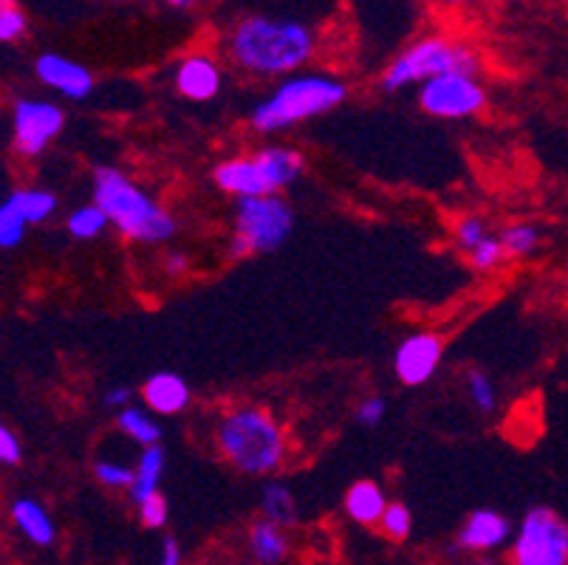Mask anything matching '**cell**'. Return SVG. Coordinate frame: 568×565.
Instances as JSON below:
<instances>
[{"instance_id": "cell-23", "label": "cell", "mask_w": 568, "mask_h": 565, "mask_svg": "<svg viewBox=\"0 0 568 565\" xmlns=\"http://www.w3.org/2000/svg\"><path fill=\"white\" fill-rule=\"evenodd\" d=\"M261 517L281 523L286 528L301 521V506H297L292 486L281 484V481H268L261 492Z\"/></svg>"}, {"instance_id": "cell-31", "label": "cell", "mask_w": 568, "mask_h": 565, "mask_svg": "<svg viewBox=\"0 0 568 565\" xmlns=\"http://www.w3.org/2000/svg\"><path fill=\"white\" fill-rule=\"evenodd\" d=\"M26 26H29V20H26L23 9L14 0H0V40L14 43L26 34Z\"/></svg>"}, {"instance_id": "cell-25", "label": "cell", "mask_w": 568, "mask_h": 565, "mask_svg": "<svg viewBox=\"0 0 568 565\" xmlns=\"http://www.w3.org/2000/svg\"><path fill=\"white\" fill-rule=\"evenodd\" d=\"M500 243H504V255L509 261H524V258H531L540 246V230L535 224H526V221H518V224H509L498 232Z\"/></svg>"}, {"instance_id": "cell-27", "label": "cell", "mask_w": 568, "mask_h": 565, "mask_svg": "<svg viewBox=\"0 0 568 565\" xmlns=\"http://www.w3.org/2000/svg\"><path fill=\"white\" fill-rule=\"evenodd\" d=\"M133 475H136V466H131L128 461L116 458H97L94 464V478L100 481L105 490H131Z\"/></svg>"}, {"instance_id": "cell-4", "label": "cell", "mask_w": 568, "mask_h": 565, "mask_svg": "<svg viewBox=\"0 0 568 565\" xmlns=\"http://www.w3.org/2000/svg\"><path fill=\"white\" fill-rule=\"evenodd\" d=\"M348 97L343 80L332 74H292L257 102L250 113V124L255 133H283L294 124L308 122L314 117L339 108Z\"/></svg>"}, {"instance_id": "cell-28", "label": "cell", "mask_w": 568, "mask_h": 565, "mask_svg": "<svg viewBox=\"0 0 568 565\" xmlns=\"http://www.w3.org/2000/svg\"><path fill=\"white\" fill-rule=\"evenodd\" d=\"M379 532L387 537V541H396V543L407 541L413 532L410 509H407L405 504H399V501H394V504L385 509V515H382Z\"/></svg>"}, {"instance_id": "cell-30", "label": "cell", "mask_w": 568, "mask_h": 565, "mask_svg": "<svg viewBox=\"0 0 568 565\" xmlns=\"http://www.w3.org/2000/svg\"><path fill=\"white\" fill-rule=\"evenodd\" d=\"M26 230H29V224L20 218V212L14 210L9 201H3V204H0V246L3 249L20 246L26 238Z\"/></svg>"}, {"instance_id": "cell-34", "label": "cell", "mask_w": 568, "mask_h": 565, "mask_svg": "<svg viewBox=\"0 0 568 565\" xmlns=\"http://www.w3.org/2000/svg\"><path fill=\"white\" fill-rule=\"evenodd\" d=\"M385 413L387 402L382 396H368L356 404V422L363 424V427H379L385 422Z\"/></svg>"}, {"instance_id": "cell-26", "label": "cell", "mask_w": 568, "mask_h": 565, "mask_svg": "<svg viewBox=\"0 0 568 565\" xmlns=\"http://www.w3.org/2000/svg\"><path fill=\"white\" fill-rule=\"evenodd\" d=\"M464 385H467V396L469 402H473V407L478 413H495L498 411V387H495V382L489 380L487 373L484 371H467V376H464Z\"/></svg>"}, {"instance_id": "cell-3", "label": "cell", "mask_w": 568, "mask_h": 565, "mask_svg": "<svg viewBox=\"0 0 568 565\" xmlns=\"http://www.w3.org/2000/svg\"><path fill=\"white\" fill-rule=\"evenodd\" d=\"M94 204L102 206L113 230L133 243L156 246L179 230L175 218L119 168L94 170Z\"/></svg>"}, {"instance_id": "cell-1", "label": "cell", "mask_w": 568, "mask_h": 565, "mask_svg": "<svg viewBox=\"0 0 568 565\" xmlns=\"http://www.w3.org/2000/svg\"><path fill=\"white\" fill-rule=\"evenodd\" d=\"M317 38L301 20L252 14L235 23L226 38V54L252 77H292L312 60Z\"/></svg>"}, {"instance_id": "cell-40", "label": "cell", "mask_w": 568, "mask_h": 565, "mask_svg": "<svg viewBox=\"0 0 568 565\" xmlns=\"http://www.w3.org/2000/svg\"><path fill=\"white\" fill-rule=\"evenodd\" d=\"M442 3H462V0H442Z\"/></svg>"}, {"instance_id": "cell-15", "label": "cell", "mask_w": 568, "mask_h": 565, "mask_svg": "<svg viewBox=\"0 0 568 565\" xmlns=\"http://www.w3.org/2000/svg\"><path fill=\"white\" fill-rule=\"evenodd\" d=\"M213 181L221 193L235 195L241 199H257V195H272L266 186V179H263L261 168L252 155H232V159H224L221 164H215Z\"/></svg>"}, {"instance_id": "cell-2", "label": "cell", "mask_w": 568, "mask_h": 565, "mask_svg": "<svg viewBox=\"0 0 568 565\" xmlns=\"http://www.w3.org/2000/svg\"><path fill=\"white\" fill-rule=\"evenodd\" d=\"M221 458L241 475L266 478L288 458V438L275 413L257 404H235L215 424Z\"/></svg>"}, {"instance_id": "cell-35", "label": "cell", "mask_w": 568, "mask_h": 565, "mask_svg": "<svg viewBox=\"0 0 568 565\" xmlns=\"http://www.w3.org/2000/svg\"><path fill=\"white\" fill-rule=\"evenodd\" d=\"M23 461V444L12 427H0V464L14 466Z\"/></svg>"}, {"instance_id": "cell-9", "label": "cell", "mask_w": 568, "mask_h": 565, "mask_svg": "<svg viewBox=\"0 0 568 565\" xmlns=\"http://www.w3.org/2000/svg\"><path fill=\"white\" fill-rule=\"evenodd\" d=\"M484 105L487 91L475 74H444L418 88V108L436 119H467Z\"/></svg>"}, {"instance_id": "cell-8", "label": "cell", "mask_w": 568, "mask_h": 565, "mask_svg": "<svg viewBox=\"0 0 568 565\" xmlns=\"http://www.w3.org/2000/svg\"><path fill=\"white\" fill-rule=\"evenodd\" d=\"M65 131V111L51 100L20 97L12 105V148L23 159H40Z\"/></svg>"}, {"instance_id": "cell-17", "label": "cell", "mask_w": 568, "mask_h": 565, "mask_svg": "<svg viewBox=\"0 0 568 565\" xmlns=\"http://www.w3.org/2000/svg\"><path fill=\"white\" fill-rule=\"evenodd\" d=\"M246 548L257 565H283L292 554V537L281 523L257 517L246 532Z\"/></svg>"}, {"instance_id": "cell-36", "label": "cell", "mask_w": 568, "mask_h": 565, "mask_svg": "<svg viewBox=\"0 0 568 565\" xmlns=\"http://www.w3.org/2000/svg\"><path fill=\"white\" fill-rule=\"evenodd\" d=\"M102 402H105V407H116V413L125 411V407H131L133 404V387L128 385L108 387V391L102 393Z\"/></svg>"}, {"instance_id": "cell-41", "label": "cell", "mask_w": 568, "mask_h": 565, "mask_svg": "<svg viewBox=\"0 0 568 565\" xmlns=\"http://www.w3.org/2000/svg\"><path fill=\"white\" fill-rule=\"evenodd\" d=\"M566 286H568V278H566Z\"/></svg>"}, {"instance_id": "cell-11", "label": "cell", "mask_w": 568, "mask_h": 565, "mask_svg": "<svg viewBox=\"0 0 568 565\" xmlns=\"http://www.w3.org/2000/svg\"><path fill=\"white\" fill-rule=\"evenodd\" d=\"M34 77L40 80V85L51 88V91L63 93L65 100H85L94 91V74L80 65V62L69 60L63 54H40L34 60Z\"/></svg>"}, {"instance_id": "cell-33", "label": "cell", "mask_w": 568, "mask_h": 565, "mask_svg": "<svg viewBox=\"0 0 568 565\" xmlns=\"http://www.w3.org/2000/svg\"><path fill=\"white\" fill-rule=\"evenodd\" d=\"M139 512V521H142L144 528H164L168 526V517H170V509H168V501H164V495L159 492V495L148 497L144 504L136 506Z\"/></svg>"}, {"instance_id": "cell-20", "label": "cell", "mask_w": 568, "mask_h": 565, "mask_svg": "<svg viewBox=\"0 0 568 565\" xmlns=\"http://www.w3.org/2000/svg\"><path fill=\"white\" fill-rule=\"evenodd\" d=\"M133 466H136V475H133V486L128 490V495H131L133 504L139 506L144 504L148 497L159 495V486H162L164 478V466H168V455H164L162 444L142 450Z\"/></svg>"}, {"instance_id": "cell-5", "label": "cell", "mask_w": 568, "mask_h": 565, "mask_svg": "<svg viewBox=\"0 0 568 565\" xmlns=\"http://www.w3.org/2000/svg\"><path fill=\"white\" fill-rule=\"evenodd\" d=\"M294 230V210L283 195H257L235 201V224H232L226 255L232 261L250 255L275 252L288 241Z\"/></svg>"}, {"instance_id": "cell-32", "label": "cell", "mask_w": 568, "mask_h": 565, "mask_svg": "<svg viewBox=\"0 0 568 565\" xmlns=\"http://www.w3.org/2000/svg\"><path fill=\"white\" fill-rule=\"evenodd\" d=\"M469 263H473L478 272H493L495 266H500V261H504V243H500L498 235H489L487 241L478 243V246L469 252Z\"/></svg>"}, {"instance_id": "cell-12", "label": "cell", "mask_w": 568, "mask_h": 565, "mask_svg": "<svg viewBox=\"0 0 568 565\" xmlns=\"http://www.w3.org/2000/svg\"><path fill=\"white\" fill-rule=\"evenodd\" d=\"M513 537L515 532L509 517H504L495 509H475L473 515L462 523L456 541L464 552L484 554L495 552V548L506 546V543H513Z\"/></svg>"}, {"instance_id": "cell-39", "label": "cell", "mask_w": 568, "mask_h": 565, "mask_svg": "<svg viewBox=\"0 0 568 565\" xmlns=\"http://www.w3.org/2000/svg\"><path fill=\"white\" fill-rule=\"evenodd\" d=\"M162 3H168V7H173V9H190L195 0H162Z\"/></svg>"}, {"instance_id": "cell-29", "label": "cell", "mask_w": 568, "mask_h": 565, "mask_svg": "<svg viewBox=\"0 0 568 565\" xmlns=\"http://www.w3.org/2000/svg\"><path fill=\"white\" fill-rule=\"evenodd\" d=\"M453 235H456V246L462 249L464 255H469V252H473L478 243L487 241L493 232H489L487 221H484L481 215H464L456 224V232H453Z\"/></svg>"}, {"instance_id": "cell-38", "label": "cell", "mask_w": 568, "mask_h": 565, "mask_svg": "<svg viewBox=\"0 0 568 565\" xmlns=\"http://www.w3.org/2000/svg\"><path fill=\"white\" fill-rule=\"evenodd\" d=\"M190 261L184 252H168V258H164V272L170 274V278H179V274L187 272Z\"/></svg>"}, {"instance_id": "cell-18", "label": "cell", "mask_w": 568, "mask_h": 565, "mask_svg": "<svg viewBox=\"0 0 568 565\" xmlns=\"http://www.w3.org/2000/svg\"><path fill=\"white\" fill-rule=\"evenodd\" d=\"M9 515H12L14 528L32 546L45 548L57 541V526L51 521L49 509L40 501H34V497H14L12 506H9Z\"/></svg>"}, {"instance_id": "cell-24", "label": "cell", "mask_w": 568, "mask_h": 565, "mask_svg": "<svg viewBox=\"0 0 568 565\" xmlns=\"http://www.w3.org/2000/svg\"><path fill=\"white\" fill-rule=\"evenodd\" d=\"M108 226H111V221H108L102 206L94 204V201L77 206V210H71L69 218H65V230H69V235L74 238V241H94V238H100Z\"/></svg>"}, {"instance_id": "cell-7", "label": "cell", "mask_w": 568, "mask_h": 565, "mask_svg": "<svg viewBox=\"0 0 568 565\" xmlns=\"http://www.w3.org/2000/svg\"><path fill=\"white\" fill-rule=\"evenodd\" d=\"M513 565H568V523L549 506H535L520 517L509 543Z\"/></svg>"}, {"instance_id": "cell-21", "label": "cell", "mask_w": 568, "mask_h": 565, "mask_svg": "<svg viewBox=\"0 0 568 565\" xmlns=\"http://www.w3.org/2000/svg\"><path fill=\"white\" fill-rule=\"evenodd\" d=\"M116 427L142 450L156 447L162 442V424L156 422V413L148 411V407H139V404H131V407L116 413Z\"/></svg>"}, {"instance_id": "cell-13", "label": "cell", "mask_w": 568, "mask_h": 565, "mask_svg": "<svg viewBox=\"0 0 568 565\" xmlns=\"http://www.w3.org/2000/svg\"><path fill=\"white\" fill-rule=\"evenodd\" d=\"M175 91L190 102H210L221 93V69L210 54H187L173 74Z\"/></svg>"}, {"instance_id": "cell-14", "label": "cell", "mask_w": 568, "mask_h": 565, "mask_svg": "<svg viewBox=\"0 0 568 565\" xmlns=\"http://www.w3.org/2000/svg\"><path fill=\"white\" fill-rule=\"evenodd\" d=\"M252 159L261 168L272 195H281L283 190H288L306 170V159H303L301 150L288 148V144H263L252 153Z\"/></svg>"}, {"instance_id": "cell-10", "label": "cell", "mask_w": 568, "mask_h": 565, "mask_svg": "<svg viewBox=\"0 0 568 565\" xmlns=\"http://www.w3.org/2000/svg\"><path fill=\"white\" fill-rule=\"evenodd\" d=\"M444 356V340L436 331H416L396 345L394 373L407 387L427 385L436 376Z\"/></svg>"}, {"instance_id": "cell-22", "label": "cell", "mask_w": 568, "mask_h": 565, "mask_svg": "<svg viewBox=\"0 0 568 565\" xmlns=\"http://www.w3.org/2000/svg\"><path fill=\"white\" fill-rule=\"evenodd\" d=\"M3 201H9L29 226L45 224L57 212V195L45 186H18Z\"/></svg>"}, {"instance_id": "cell-6", "label": "cell", "mask_w": 568, "mask_h": 565, "mask_svg": "<svg viewBox=\"0 0 568 565\" xmlns=\"http://www.w3.org/2000/svg\"><path fill=\"white\" fill-rule=\"evenodd\" d=\"M478 60L473 51L462 43H453L447 38H425L402 51L382 74L385 91H402L410 85H425L444 74H475Z\"/></svg>"}, {"instance_id": "cell-16", "label": "cell", "mask_w": 568, "mask_h": 565, "mask_svg": "<svg viewBox=\"0 0 568 565\" xmlns=\"http://www.w3.org/2000/svg\"><path fill=\"white\" fill-rule=\"evenodd\" d=\"M142 402L156 416H179V413H184L190 407L193 393H190V385L184 382V376H179L173 371H162L153 373L151 380L142 385Z\"/></svg>"}, {"instance_id": "cell-37", "label": "cell", "mask_w": 568, "mask_h": 565, "mask_svg": "<svg viewBox=\"0 0 568 565\" xmlns=\"http://www.w3.org/2000/svg\"><path fill=\"white\" fill-rule=\"evenodd\" d=\"M156 565H182V546L175 537H168L162 543V554H159V563Z\"/></svg>"}, {"instance_id": "cell-19", "label": "cell", "mask_w": 568, "mask_h": 565, "mask_svg": "<svg viewBox=\"0 0 568 565\" xmlns=\"http://www.w3.org/2000/svg\"><path fill=\"white\" fill-rule=\"evenodd\" d=\"M387 506H390V501L376 481H356L345 492V515L359 526H379Z\"/></svg>"}]
</instances>
